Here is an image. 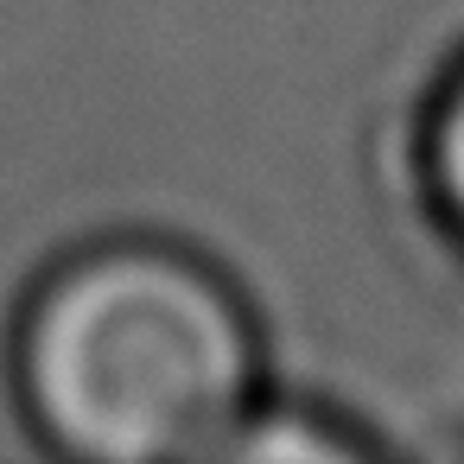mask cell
Returning a JSON list of instances; mask_svg holds the SVG:
<instances>
[{
  "mask_svg": "<svg viewBox=\"0 0 464 464\" xmlns=\"http://www.w3.org/2000/svg\"><path fill=\"white\" fill-rule=\"evenodd\" d=\"M14 369L45 439L102 464L217 458L255 426L248 312L217 267L166 242L64 261L20 318Z\"/></svg>",
  "mask_w": 464,
  "mask_h": 464,
  "instance_id": "1",
  "label": "cell"
},
{
  "mask_svg": "<svg viewBox=\"0 0 464 464\" xmlns=\"http://www.w3.org/2000/svg\"><path fill=\"white\" fill-rule=\"evenodd\" d=\"M445 185H451V198L464 210V96H458L451 121H445Z\"/></svg>",
  "mask_w": 464,
  "mask_h": 464,
  "instance_id": "2",
  "label": "cell"
}]
</instances>
